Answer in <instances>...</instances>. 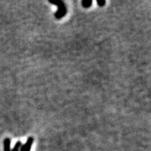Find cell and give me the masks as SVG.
Returning a JSON list of instances; mask_svg holds the SVG:
<instances>
[{
    "label": "cell",
    "mask_w": 151,
    "mask_h": 151,
    "mask_svg": "<svg viewBox=\"0 0 151 151\" xmlns=\"http://www.w3.org/2000/svg\"><path fill=\"white\" fill-rule=\"evenodd\" d=\"M92 0H84L82 2V5L84 8H90L92 5Z\"/></svg>",
    "instance_id": "cell-4"
},
{
    "label": "cell",
    "mask_w": 151,
    "mask_h": 151,
    "mask_svg": "<svg viewBox=\"0 0 151 151\" xmlns=\"http://www.w3.org/2000/svg\"><path fill=\"white\" fill-rule=\"evenodd\" d=\"M33 137H29L26 140V143H25L24 145H22L20 149V151H30L31 150V146H32V144L33 143Z\"/></svg>",
    "instance_id": "cell-2"
},
{
    "label": "cell",
    "mask_w": 151,
    "mask_h": 151,
    "mask_svg": "<svg viewBox=\"0 0 151 151\" xmlns=\"http://www.w3.org/2000/svg\"><path fill=\"white\" fill-rule=\"evenodd\" d=\"M21 146H22V143L20 141H18L17 143L15 144L14 147L11 150V151H19L21 149Z\"/></svg>",
    "instance_id": "cell-5"
},
{
    "label": "cell",
    "mask_w": 151,
    "mask_h": 151,
    "mask_svg": "<svg viewBox=\"0 0 151 151\" xmlns=\"http://www.w3.org/2000/svg\"><path fill=\"white\" fill-rule=\"evenodd\" d=\"M4 151H11L10 139H5V140H4Z\"/></svg>",
    "instance_id": "cell-3"
},
{
    "label": "cell",
    "mask_w": 151,
    "mask_h": 151,
    "mask_svg": "<svg viewBox=\"0 0 151 151\" xmlns=\"http://www.w3.org/2000/svg\"><path fill=\"white\" fill-rule=\"evenodd\" d=\"M49 3H52L53 5H57V10L55 13V17L57 19H60L63 17H64L65 15H66V13H67V9H66V6H65V3H63V1H57V2H53L49 0Z\"/></svg>",
    "instance_id": "cell-1"
},
{
    "label": "cell",
    "mask_w": 151,
    "mask_h": 151,
    "mask_svg": "<svg viewBox=\"0 0 151 151\" xmlns=\"http://www.w3.org/2000/svg\"><path fill=\"white\" fill-rule=\"evenodd\" d=\"M97 4L100 7H102V6H103V5L106 4V1H104V0H97Z\"/></svg>",
    "instance_id": "cell-6"
}]
</instances>
